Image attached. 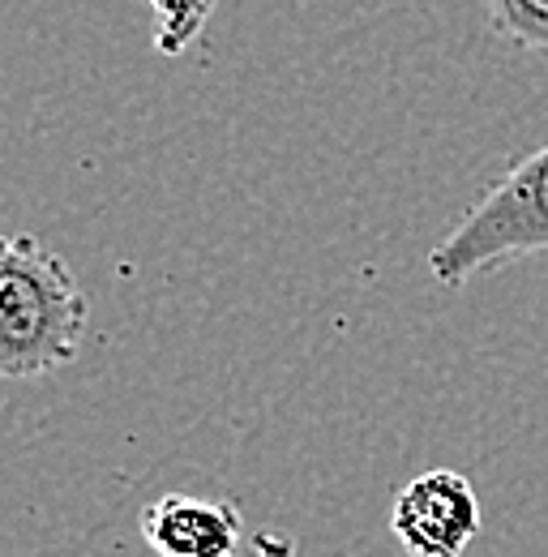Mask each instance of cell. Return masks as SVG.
<instances>
[{
	"mask_svg": "<svg viewBox=\"0 0 548 557\" xmlns=\"http://www.w3.org/2000/svg\"><path fill=\"white\" fill-rule=\"evenodd\" d=\"M86 296L68 267L35 236L13 232L0 253V373L43 377L82 348Z\"/></svg>",
	"mask_w": 548,
	"mask_h": 557,
	"instance_id": "1",
	"label": "cell"
},
{
	"mask_svg": "<svg viewBox=\"0 0 548 557\" xmlns=\"http://www.w3.org/2000/svg\"><path fill=\"white\" fill-rule=\"evenodd\" d=\"M527 253H548V146L519 159L428 253V275L459 287Z\"/></svg>",
	"mask_w": 548,
	"mask_h": 557,
	"instance_id": "2",
	"label": "cell"
},
{
	"mask_svg": "<svg viewBox=\"0 0 548 557\" xmlns=\"http://www.w3.org/2000/svg\"><path fill=\"white\" fill-rule=\"evenodd\" d=\"M390 528L411 557H463L479 532L476 488L450 468L420 472L399 488Z\"/></svg>",
	"mask_w": 548,
	"mask_h": 557,
	"instance_id": "3",
	"label": "cell"
},
{
	"mask_svg": "<svg viewBox=\"0 0 548 557\" xmlns=\"http://www.w3.org/2000/svg\"><path fill=\"white\" fill-rule=\"evenodd\" d=\"M141 536L159 557H236L240 510L194 493H167L146 506Z\"/></svg>",
	"mask_w": 548,
	"mask_h": 557,
	"instance_id": "4",
	"label": "cell"
},
{
	"mask_svg": "<svg viewBox=\"0 0 548 557\" xmlns=\"http://www.w3.org/2000/svg\"><path fill=\"white\" fill-rule=\"evenodd\" d=\"M484 13L497 39L548 57V0H484Z\"/></svg>",
	"mask_w": 548,
	"mask_h": 557,
	"instance_id": "5",
	"label": "cell"
},
{
	"mask_svg": "<svg viewBox=\"0 0 548 557\" xmlns=\"http://www.w3.org/2000/svg\"><path fill=\"white\" fill-rule=\"evenodd\" d=\"M146 4L159 17V52L163 57H180L198 39V30L214 9V0H146Z\"/></svg>",
	"mask_w": 548,
	"mask_h": 557,
	"instance_id": "6",
	"label": "cell"
}]
</instances>
